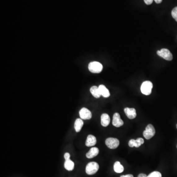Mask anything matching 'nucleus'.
I'll list each match as a JSON object with an SVG mask.
<instances>
[{
    "instance_id": "39448f33",
    "label": "nucleus",
    "mask_w": 177,
    "mask_h": 177,
    "mask_svg": "<svg viewBox=\"0 0 177 177\" xmlns=\"http://www.w3.org/2000/svg\"><path fill=\"white\" fill-rule=\"evenodd\" d=\"M157 54L158 56L162 57L164 59L167 60V61H171L173 59V55L170 52L168 49L166 48H163L161 50L157 51Z\"/></svg>"
},
{
    "instance_id": "2eb2a0df",
    "label": "nucleus",
    "mask_w": 177,
    "mask_h": 177,
    "mask_svg": "<svg viewBox=\"0 0 177 177\" xmlns=\"http://www.w3.org/2000/svg\"><path fill=\"white\" fill-rule=\"evenodd\" d=\"M84 122L82 121V119H77L74 123V128H75L76 132H79L80 131L82 127L83 126Z\"/></svg>"
},
{
    "instance_id": "f03ea898",
    "label": "nucleus",
    "mask_w": 177,
    "mask_h": 177,
    "mask_svg": "<svg viewBox=\"0 0 177 177\" xmlns=\"http://www.w3.org/2000/svg\"><path fill=\"white\" fill-rule=\"evenodd\" d=\"M88 69L90 71L94 73H101L103 69V66L101 64L98 62H91L88 65Z\"/></svg>"
},
{
    "instance_id": "6e6552de",
    "label": "nucleus",
    "mask_w": 177,
    "mask_h": 177,
    "mask_svg": "<svg viewBox=\"0 0 177 177\" xmlns=\"http://www.w3.org/2000/svg\"><path fill=\"white\" fill-rule=\"evenodd\" d=\"M112 124L114 126L117 127H121L124 125V122L121 118L120 116L118 113H115L113 115Z\"/></svg>"
},
{
    "instance_id": "20e7f679",
    "label": "nucleus",
    "mask_w": 177,
    "mask_h": 177,
    "mask_svg": "<svg viewBox=\"0 0 177 177\" xmlns=\"http://www.w3.org/2000/svg\"><path fill=\"white\" fill-rule=\"evenodd\" d=\"M155 133H156V131H155V127H153L152 125L149 124L148 125L145 131H144L143 136H144V138L147 140H149L155 135Z\"/></svg>"
},
{
    "instance_id": "bb28decb",
    "label": "nucleus",
    "mask_w": 177,
    "mask_h": 177,
    "mask_svg": "<svg viewBox=\"0 0 177 177\" xmlns=\"http://www.w3.org/2000/svg\"></svg>"
},
{
    "instance_id": "9d476101",
    "label": "nucleus",
    "mask_w": 177,
    "mask_h": 177,
    "mask_svg": "<svg viewBox=\"0 0 177 177\" xmlns=\"http://www.w3.org/2000/svg\"><path fill=\"white\" fill-rule=\"evenodd\" d=\"M124 112L126 114L127 118L130 119H134L136 117V112L135 108L126 107L124 109Z\"/></svg>"
},
{
    "instance_id": "dca6fc26",
    "label": "nucleus",
    "mask_w": 177,
    "mask_h": 177,
    "mask_svg": "<svg viewBox=\"0 0 177 177\" xmlns=\"http://www.w3.org/2000/svg\"><path fill=\"white\" fill-rule=\"evenodd\" d=\"M90 92L92 95L95 98H99L101 96V94L100 93L99 87L95 86H92L90 89Z\"/></svg>"
},
{
    "instance_id": "423d86ee",
    "label": "nucleus",
    "mask_w": 177,
    "mask_h": 177,
    "mask_svg": "<svg viewBox=\"0 0 177 177\" xmlns=\"http://www.w3.org/2000/svg\"><path fill=\"white\" fill-rule=\"evenodd\" d=\"M105 144L107 147L110 149H115L118 147L120 144V142L117 138L110 137L106 139L105 140Z\"/></svg>"
},
{
    "instance_id": "7ed1b4c3",
    "label": "nucleus",
    "mask_w": 177,
    "mask_h": 177,
    "mask_svg": "<svg viewBox=\"0 0 177 177\" xmlns=\"http://www.w3.org/2000/svg\"><path fill=\"white\" fill-rule=\"evenodd\" d=\"M153 85L151 81H146L143 83L141 86V91L145 95H150L152 93Z\"/></svg>"
},
{
    "instance_id": "6ab92c4d",
    "label": "nucleus",
    "mask_w": 177,
    "mask_h": 177,
    "mask_svg": "<svg viewBox=\"0 0 177 177\" xmlns=\"http://www.w3.org/2000/svg\"><path fill=\"white\" fill-rule=\"evenodd\" d=\"M147 177H162V174L157 171H154L150 174Z\"/></svg>"
},
{
    "instance_id": "4468645a",
    "label": "nucleus",
    "mask_w": 177,
    "mask_h": 177,
    "mask_svg": "<svg viewBox=\"0 0 177 177\" xmlns=\"http://www.w3.org/2000/svg\"><path fill=\"white\" fill-rule=\"evenodd\" d=\"M99 88L101 95L104 96V98H107L109 97L110 95L109 91L104 85H100L99 86Z\"/></svg>"
},
{
    "instance_id": "9b49d317",
    "label": "nucleus",
    "mask_w": 177,
    "mask_h": 177,
    "mask_svg": "<svg viewBox=\"0 0 177 177\" xmlns=\"http://www.w3.org/2000/svg\"><path fill=\"white\" fill-rule=\"evenodd\" d=\"M96 143V139L95 136H94L93 135H89L86 141V146L87 147H92L95 146Z\"/></svg>"
},
{
    "instance_id": "f257e3e1",
    "label": "nucleus",
    "mask_w": 177,
    "mask_h": 177,
    "mask_svg": "<svg viewBox=\"0 0 177 177\" xmlns=\"http://www.w3.org/2000/svg\"><path fill=\"white\" fill-rule=\"evenodd\" d=\"M99 165L95 162H91L87 164L86 167V172L89 175H94L98 172Z\"/></svg>"
},
{
    "instance_id": "aec40b11",
    "label": "nucleus",
    "mask_w": 177,
    "mask_h": 177,
    "mask_svg": "<svg viewBox=\"0 0 177 177\" xmlns=\"http://www.w3.org/2000/svg\"><path fill=\"white\" fill-rule=\"evenodd\" d=\"M171 14H172L173 18L177 22V7H174L173 9L172 12H171Z\"/></svg>"
},
{
    "instance_id": "f8f14e48",
    "label": "nucleus",
    "mask_w": 177,
    "mask_h": 177,
    "mask_svg": "<svg viewBox=\"0 0 177 177\" xmlns=\"http://www.w3.org/2000/svg\"><path fill=\"white\" fill-rule=\"evenodd\" d=\"M99 153V150L98 148L93 147L86 153V157L88 158H94L98 156Z\"/></svg>"
},
{
    "instance_id": "4be33fe9",
    "label": "nucleus",
    "mask_w": 177,
    "mask_h": 177,
    "mask_svg": "<svg viewBox=\"0 0 177 177\" xmlns=\"http://www.w3.org/2000/svg\"><path fill=\"white\" fill-rule=\"evenodd\" d=\"M145 4L147 5H151L152 4L153 0H144Z\"/></svg>"
},
{
    "instance_id": "a878e982",
    "label": "nucleus",
    "mask_w": 177,
    "mask_h": 177,
    "mask_svg": "<svg viewBox=\"0 0 177 177\" xmlns=\"http://www.w3.org/2000/svg\"><path fill=\"white\" fill-rule=\"evenodd\" d=\"M176 127H177V126H176Z\"/></svg>"
},
{
    "instance_id": "393cba45",
    "label": "nucleus",
    "mask_w": 177,
    "mask_h": 177,
    "mask_svg": "<svg viewBox=\"0 0 177 177\" xmlns=\"http://www.w3.org/2000/svg\"><path fill=\"white\" fill-rule=\"evenodd\" d=\"M155 2L157 3V4H161V2L162 1V0H154Z\"/></svg>"
},
{
    "instance_id": "b1692460",
    "label": "nucleus",
    "mask_w": 177,
    "mask_h": 177,
    "mask_svg": "<svg viewBox=\"0 0 177 177\" xmlns=\"http://www.w3.org/2000/svg\"><path fill=\"white\" fill-rule=\"evenodd\" d=\"M138 177H147V176L145 174L141 173L138 175Z\"/></svg>"
},
{
    "instance_id": "1a4fd4ad",
    "label": "nucleus",
    "mask_w": 177,
    "mask_h": 177,
    "mask_svg": "<svg viewBox=\"0 0 177 177\" xmlns=\"http://www.w3.org/2000/svg\"><path fill=\"white\" fill-rule=\"evenodd\" d=\"M144 143V139L142 138H138L136 140L135 139H131L130 141L128 142V146L130 147L138 148L142 145Z\"/></svg>"
},
{
    "instance_id": "0eeeda50",
    "label": "nucleus",
    "mask_w": 177,
    "mask_h": 177,
    "mask_svg": "<svg viewBox=\"0 0 177 177\" xmlns=\"http://www.w3.org/2000/svg\"><path fill=\"white\" fill-rule=\"evenodd\" d=\"M79 116L82 120H90L92 118V114L89 110L84 107L80 110Z\"/></svg>"
},
{
    "instance_id": "412c9836",
    "label": "nucleus",
    "mask_w": 177,
    "mask_h": 177,
    "mask_svg": "<svg viewBox=\"0 0 177 177\" xmlns=\"http://www.w3.org/2000/svg\"><path fill=\"white\" fill-rule=\"evenodd\" d=\"M70 154L69 153H64V158L65 161L70 159Z\"/></svg>"
},
{
    "instance_id": "5701e85b",
    "label": "nucleus",
    "mask_w": 177,
    "mask_h": 177,
    "mask_svg": "<svg viewBox=\"0 0 177 177\" xmlns=\"http://www.w3.org/2000/svg\"><path fill=\"white\" fill-rule=\"evenodd\" d=\"M120 177H134L133 175H131V174H128V175H122V176H121Z\"/></svg>"
},
{
    "instance_id": "a211bd4d",
    "label": "nucleus",
    "mask_w": 177,
    "mask_h": 177,
    "mask_svg": "<svg viewBox=\"0 0 177 177\" xmlns=\"http://www.w3.org/2000/svg\"><path fill=\"white\" fill-rule=\"evenodd\" d=\"M64 167L65 169H67L68 171H72L73 170L74 167V163L71 160L69 159L64 162Z\"/></svg>"
},
{
    "instance_id": "ddd939ff",
    "label": "nucleus",
    "mask_w": 177,
    "mask_h": 177,
    "mask_svg": "<svg viewBox=\"0 0 177 177\" xmlns=\"http://www.w3.org/2000/svg\"><path fill=\"white\" fill-rule=\"evenodd\" d=\"M110 122V118L108 114L105 113L102 114L101 116V124L102 126L104 127L108 126V125H109Z\"/></svg>"
},
{
    "instance_id": "f3484780",
    "label": "nucleus",
    "mask_w": 177,
    "mask_h": 177,
    "mask_svg": "<svg viewBox=\"0 0 177 177\" xmlns=\"http://www.w3.org/2000/svg\"><path fill=\"white\" fill-rule=\"evenodd\" d=\"M114 170L117 173H121L124 170V168L119 162H115L114 165Z\"/></svg>"
}]
</instances>
